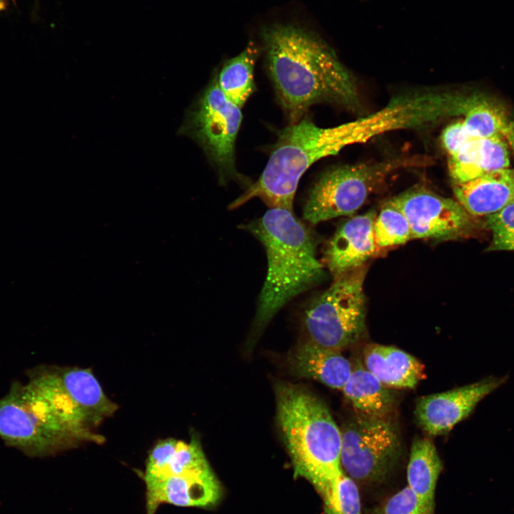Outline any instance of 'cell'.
<instances>
[{"label": "cell", "mask_w": 514, "mask_h": 514, "mask_svg": "<svg viewBox=\"0 0 514 514\" xmlns=\"http://www.w3.org/2000/svg\"><path fill=\"white\" fill-rule=\"evenodd\" d=\"M463 121L469 134L475 138H498L514 153V120L497 103L473 96Z\"/></svg>", "instance_id": "19"}, {"label": "cell", "mask_w": 514, "mask_h": 514, "mask_svg": "<svg viewBox=\"0 0 514 514\" xmlns=\"http://www.w3.org/2000/svg\"><path fill=\"white\" fill-rule=\"evenodd\" d=\"M55 370L63 388L91 427L116 412L118 405L106 396L91 369L55 366Z\"/></svg>", "instance_id": "14"}, {"label": "cell", "mask_w": 514, "mask_h": 514, "mask_svg": "<svg viewBox=\"0 0 514 514\" xmlns=\"http://www.w3.org/2000/svg\"><path fill=\"white\" fill-rule=\"evenodd\" d=\"M366 273L364 265L334 277L310 301L302 318L308 341L341 351L361 338L366 329Z\"/></svg>", "instance_id": "5"}, {"label": "cell", "mask_w": 514, "mask_h": 514, "mask_svg": "<svg viewBox=\"0 0 514 514\" xmlns=\"http://www.w3.org/2000/svg\"><path fill=\"white\" fill-rule=\"evenodd\" d=\"M374 211L353 217L336 230L326 247L324 259L330 272L336 277L359 268L375 253Z\"/></svg>", "instance_id": "12"}, {"label": "cell", "mask_w": 514, "mask_h": 514, "mask_svg": "<svg viewBox=\"0 0 514 514\" xmlns=\"http://www.w3.org/2000/svg\"><path fill=\"white\" fill-rule=\"evenodd\" d=\"M441 470L442 462L433 443L428 438L415 439L407 468L408 487L430 514H435V490Z\"/></svg>", "instance_id": "18"}, {"label": "cell", "mask_w": 514, "mask_h": 514, "mask_svg": "<svg viewBox=\"0 0 514 514\" xmlns=\"http://www.w3.org/2000/svg\"><path fill=\"white\" fill-rule=\"evenodd\" d=\"M341 431L343 471L356 483L371 486L383 483L400 454V440L394 424L388 418L357 414Z\"/></svg>", "instance_id": "8"}, {"label": "cell", "mask_w": 514, "mask_h": 514, "mask_svg": "<svg viewBox=\"0 0 514 514\" xmlns=\"http://www.w3.org/2000/svg\"><path fill=\"white\" fill-rule=\"evenodd\" d=\"M242 228L262 243L267 258L253 323L252 337H256L286 304L318 283L325 273L313 234L292 211L270 208Z\"/></svg>", "instance_id": "2"}, {"label": "cell", "mask_w": 514, "mask_h": 514, "mask_svg": "<svg viewBox=\"0 0 514 514\" xmlns=\"http://www.w3.org/2000/svg\"><path fill=\"white\" fill-rule=\"evenodd\" d=\"M506 377H488L475 383L418 400L415 415L429 435H445L467 418L477 405L506 381Z\"/></svg>", "instance_id": "10"}, {"label": "cell", "mask_w": 514, "mask_h": 514, "mask_svg": "<svg viewBox=\"0 0 514 514\" xmlns=\"http://www.w3.org/2000/svg\"><path fill=\"white\" fill-rule=\"evenodd\" d=\"M362 362L386 386L414 388L425 376L420 361L393 346L369 344L363 349Z\"/></svg>", "instance_id": "15"}, {"label": "cell", "mask_w": 514, "mask_h": 514, "mask_svg": "<svg viewBox=\"0 0 514 514\" xmlns=\"http://www.w3.org/2000/svg\"><path fill=\"white\" fill-rule=\"evenodd\" d=\"M178 442V440L171 438L158 440L148 453L145 470L142 474L148 475L161 474L174 454Z\"/></svg>", "instance_id": "26"}, {"label": "cell", "mask_w": 514, "mask_h": 514, "mask_svg": "<svg viewBox=\"0 0 514 514\" xmlns=\"http://www.w3.org/2000/svg\"><path fill=\"white\" fill-rule=\"evenodd\" d=\"M406 216L414 238L454 239L470 234L473 217L457 201L423 188L392 198Z\"/></svg>", "instance_id": "9"}, {"label": "cell", "mask_w": 514, "mask_h": 514, "mask_svg": "<svg viewBox=\"0 0 514 514\" xmlns=\"http://www.w3.org/2000/svg\"><path fill=\"white\" fill-rule=\"evenodd\" d=\"M146 488V514H155L162 504L178 507H205L221 495L213 473L200 475L151 476L141 475Z\"/></svg>", "instance_id": "11"}, {"label": "cell", "mask_w": 514, "mask_h": 514, "mask_svg": "<svg viewBox=\"0 0 514 514\" xmlns=\"http://www.w3.org/2000/svg\"><path fill=\"white\" fill-rule=\"evenodd\" d=\"M211 473L212 470L199 441L193 436L189 443L178 440L176 450L163 472L151 476L200 475Z\"/></svg>", "instance_id": "22"}, {"label": "cell", "mask_w": 514, "mask_h": 514, "mask_svg": "<svg viewBox=\"0 0 514 514\" xmlns=\"http://www.w3.org/2000/svg\"><path fill=\"white\" fill-rule=\"evenodd\" d=\"M258 53V48L251 42L241 53L225 62L216 73L221 91L241 109L256 89L253 71Z\"/></svg>", "instance_id": "20"}, {"label": "cell", "mask_w": 514, "mask_h": 514, "mask_svg": "<svg viewBox=\"0 0 514 514\" xmlns=\"http://www.w3.org/2000/svg\"><path fill=\"white\" fill-rule=\"evenodd\" d=\"M369 514H430L421 505L415 495L405 487L373 508Z\"/></svg>", "instance_id": "25"}, {"label": "cell", "mask_w": 514, "mask_h": 514, "mask_svg": "<svg viewBox=\"0 0 514 514\" xmlns=\"http://www.w3.org/2000/svg\"><path fill=\"white\" fill-rule=\"evenodd\" d=\"M266 66L290 124L321 102L353 108L358 104L353 79L334 51L319 37L292 25L263 30Z\"/></svg>", "instance_id": "1"}, {"label": "cell", "mask_w": 514, "mask_h": 514, "mask_svg": "<svg viewBox=\"0 0 514 514\" xmlns=\"http://www.w3.org/2000/svg\"><path fill=\"white\" fill-rule=\"evenodd\" d=\"M377 248L400 245L412 239L408 221L393 199L386 202L373 223Z\"/></svg>", "instance_id": "21"}, {"label": "cell", "mask_w": 514, "mask_h": 514, "mask_svg": "<svg viewBox=\"0 0 514 514\" xmlns=\"http://www.w3.org/2000/svg\"><path fill=\"white\" fill-rule=\"evenodd\" d=\"M0 438L29 457H45L83 443H102L104 436L69 423L27 382H14L0 398Z\"/></svg>", "instance_id": "4"}, {"label": "cell", "mask_w": 514, "mask_h": 514, "mask_svg": "<svg viewBox=\"0 0 514 514\" xmlns=\"http://www.w3.org/2000/svg\"><path fill=\"white\" fill-rule=\"evenodd\" d=\"M342 390L359 415L386 418L394 410L393 394L364 366L362 361L352 364Z\"/></svg>", "instance_id": "17"}, {"label": "cell", "mask_w": 514, "mask_h": 514, "mask_svg": "<svg viewBox=\"0 0 514 514\" xmlns=\"http://www.w3.org/2000/svg\"><path fill=\"white\" fill-rule=\"evenodd\" d=\"M324 514H362L357 483L344 472L337 481L333 495L324 503Z\"/></svg>", "instance_id": "24"}, {"label": "cell", "mask_w": 514, "mask_h": 514, "mask_svg": "<svg viewBox=\"0 0 514 514\" xmlns=\"http://www.w3.org/2000/svg\"><path fill=\"white\" fill-rule=\"evenodd\" d=\"M423 158H399L346 165L324 172L308 191L303 218L316 224L355 213L384 179L398 169L421 165Z\"/></svg>", "instance_id": "7"}, {"label": "cell", "mask_w": 514, "mask_h": 514, "mask_svg": "<svg viewBox=\"0 0 514 514\" xmlns=\"http://www.w3.org/2000/svg\"><path fill=\"white\" fill-rule=\"evenodd\" d=\"M485 224L491 233L488 250L514 251V202L486 216Z\"/></svg>", "instance_id": "23"}, {"label": "cell", "mask_w": 514, "mask_h": 514, "mask_svg": "<svg viewBox=\"0 0 514 514\" xmlns=\"http://www.w3.org/2000/svg\"><path fill=\"white\" fill-rule=\"evenodd\" d=\"M457 201L473 217L494 214L514 202V169L508 168L454 183Z\"/></svg>", "instance_id": "13"}, {"label": "cell", "mask_w": 514, "mask_h": 514, "mask_svg": "<svg viewBox=\"0 0 514 514\" xmlns=\"http://www.w3.org/2000/svg\"><path fill=\"white\" fill-rule=\"evenodd\" d=\"M241 121V108L223 94L214 74L188 111L179 132L200 146L222 185L234 181L248 188L252 183L238 172L235 163V146Z\"/></svg>", "instance_id": "6"}, {"label": "cell", "mask_w": 514, "mask_h": 514, "mask_svg": "<svg viewBox=\"0 0 514 514\" xmlns=\"http://www.w3.org/2000/svg\"><path fill=\"white\" fill-rule=\"evenodd\" d=\"M290 361L296 375L315 379L338 390L343 389L352 369V363L341 351L308 341L298 347Z\"/></svg>", "instance_id": "16"}, {"label": "cell", "mask_w": 514, "mask_h": 514, "mask_svg": "<svg viewBox=\"0 0 514 514\" xmlns=\"http://www.w3.org/2000/svg\"><path fill=\"white\" fill-rule=\"evenodd\" d=\"M277 418L295 475L311 482L328 501L343 473L341 431L326 405L302 387H276Z\"/></svg>", "instance_id": "3"}]
</instances>
